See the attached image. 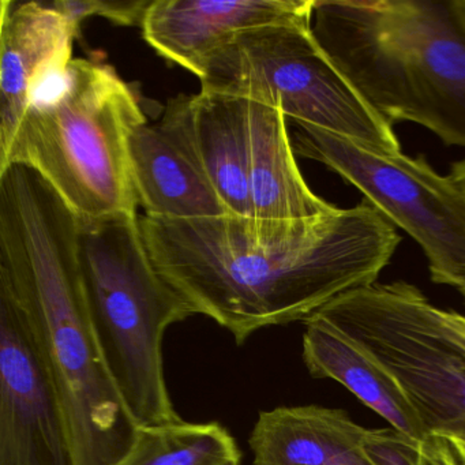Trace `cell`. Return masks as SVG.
<instances>
[{
    "instance_id": "9c48e42d",
    "label": "cell",
    "mask_w": 465,
    "mask_h": 465,
    "mask_svg": "<svg viewBox=\"0 0 465 465\" xmlns=\"http://www.w3.org/2000/svg\"><path fill=\"white\" fill-rule=\"evenodd\" d=\"M0 465H77L39 325L0 279Z\"/></svg>"
},
{
    "instance_id": "44dd1931",
    "label": "cell",
    "mask_w": 465,
    "mask_h": 465,
    "mask_svg": "<svg viewBox=\"0 0 465 465\" xmlns=\"http://www.w3.org/2000/svg\"><path fill=\"white\" fill-rule=\"evenodd\" d=\"M450 178L459 184L460 189L462 190L465 195V159L461 160V162L454 163V164L451 165ZM460 292L462 293L465 299V282L461 290H460Z\"/></svg>"
},
{
    "instance_id": "7a4b0ae2",
    "label": "cell",
    "mask_w": 465,
    "mask_h": 465,
    "mask_svg": "<svg viewBox=\"0 0 465 465\" xmlns=\"http://www.w3.org/2000/svg\"><path fill=\"white\" fill-rule=\"evenodd\" d=\"M0 279L39 325L77 465H118L137 437L92 328L78 222L31 167L0 171Z\"/></svg>"
},
{
    "instance_id": "6da1fadb",
    "label": "cell",
    "mask_w": 465,
    "mask_h": 465,
    "mask_svg": "<svg viewBox=\"0 0 465 465\" xmlns=\"http://www.w3.org/2000/svg\"><path fill=\"white\" fill-rule=\"evenodd\" d=\"M140 223L159 273L238 345L374 284L401 242L366 200L309 219L140 216Z\"/></svg>"
},
{
    "instance_id": "2e32d148",
    "label": "cell",
    "mask_w": 465,
    "mask_h": 465,
    "mask_svg": "<svg viewBox=\"0 0 465 465\" xmlns=\"http://www.w3.org/2000/svg\"><path fill=\"white\" fill-rule=\"evenodd\" d=\"M193 127L201 163L230 214L252 216L249 176V102L193 94Z\"/></svg>"
},
{
    "instance_id": "7402d4cb",
    "label": "cell",
    "mask_w": 465,
    "mask_h": 465,
    "mask_svg": "<svg viewBox=\"0 0 465 465\" xmlns=\"http://www.w3.org/2000/svg\"><path fill=\"white\" fill-rule=\"evenodd\" d=\"M445 437V435H442ZM448 440L450 450L453 451L454 457L460 465H465V442L464 440H456V438L445 437Z\"/></svg>"
},
{
    "instance_id": "5bb4252c",
    "label": "cell",
    "mask_w": 465,
    "mask_h": 465,
    "mask_svg": "<svg viewBox=\"0 0 465 465\" xmlns=\"http://www.w3.org/2000/svg\"><path fill=\"white\" fill-rule=\"evenodd\" d=\"M249 102V176L252 217L298 220L320 216L337 206L318 197L304 181L279 107Z\"/></svg>"
},
{
    "instance_id": "3957f363",
    "label": "cell",
    "mask_w": 465,
    "mask_h": 465,
    "mask_svg": "<svg viewBox=\"0 0 465 465\" xmlns=\"http://www.w3.org/2000/svg\"><path fill=\"white\" fill-rule=\"evenodd\" d=\"M312 34L388 124L465 148V0H314Z\"/></svg>"
},
{
    "instance_id": "9a60e30c",
    "label": "cell",
    "mask_w": 465,
    "mask_h": 465,
    "mask_svg": "<svg viewBox=\"0 0 465 465\" xmlns=\"http://www.w3.org/2000/svg\"><path fill=\"white\" fill-rule=\"evenodd\" d=\"M303 323V361L312 377L341 383L411 440L423 443L429 438L399 383L374 359L317 314Z\"/></svg>"
},
{
    "instance_id": "52a82bcc",
    "label": "cell",
    "mask_w": 465,
    "mask_h": 465,
    "mask_svg": "<svg viewBox=\"0 0 465 465\" xmlns=\"http://www.w3.org/2000/svg\"><path fill=\"white\" fill-rule=\"evenodd\" d=\"M201 91L279 107L296 126L318 127L385 152H401L391 124L331 64L312 25H271L239 35L206 62Z\"/></svg>"
},
{
    "instance_id": "e0dca14e",
    "label": "cell",
    "mask_w": 465,
    "mask_h": 465,
    "mask_svg": "<svg viewBox=\"0 0 465 465\" xmlns=\"http://www.w3.org/2000/svg\"><path fill=\"white\" fill-rule=\"evenodd\" d=\"M242 451L219 421L138 427L137 437L118 465H242Z\"/></svg>"
},
{
    "instance_id": "8fae6325",
    "label": "cell",
    "mask_w": 465,
    "mask_h": 465,
    "mask_svg": "<svg viewBox=\"0 0 465 465\" xmlns=\"http://www.w3.org/2000/svg\"><path fill=\"white\" fill-rule=\"evenodd\" d=\"M77 34L40 2H0V157L9 152L32 105L66 78Z\"/></svg>"
},
{
    "instance_id": "d6986e66",
    "label": "cell",
    "mask_w": 465,
    "mask_h": 465,
    "mask_svg": "<svg viewBox=\"0 0 465 465\" xmlns=\"http://www.w3.org/2000/svg\"><path fill=\"white\" fill-rule=\"evenodd\" d=\"M363 449L372 465H427L421 443L394 429H367Z\"/></svg>"
},
{
    "instance_id": "8992f818",
    "label": "cell",
    "mask_w": 465,
    "mask_h": 465,
    "mask_svg": "<svg viewBox=\"0 0 465 465\" xmlns=\"http://www.w3.org/2000/svg\"><path fill=\"white\" fill-rule=\"evenodd\" d=\"M315 314L391 375L429 437L465 442V315L405 282L350 291Z\"/></svg>"
},
{
    "instance_id": "4fadbf2b",
    "label": "cell",
    "mask_w": 465,
    "mask_h": 465,
    "mask_svg": "<svg viewBox=\"0 0 465 465\" xmlns=\"http://www.w3.org/2000/svg\"><path fill=\"white\" fill-rule=\"evenodd\" d=\"M366 430L339 408L277 407L261 411L249 446L254 465H372Z\"/></svg>"
},
{
    "instance_id": "ba28073f",
    "label": "cell",
    "mask_w": 465,
    "mask_h": 465,
    "mask_svg": "<svg viewBox=\"0 0 465 465\" xmlns=\"http://www.w3.org/2000/svg\"><path fill=\"white\" fill-rule=\"evenodd\" d=\"M293 149L361 190L393 225L423 250L435 284L465 282V195L424 156L385 152L314 126L299 124Z\"/></svg>"
},
{
    "instance_id": "30bf717a",
    "label": "cell",
    "mask_w": 465,
    "mask_h": 465,
    "mask_svg": "<svg viewBox=\"0 0 465 465\" xmlns=\"http://www.w3.org/2000/svg\"><path fill=\"white\" fill-rule=\"evenodd\" d=\"M130 157L143 216L200 220L230 214L198 154L193 96L173 97L159 121L138 127L130 143Z\"/></svg>"
},
{
    "instance_id": "5b68a950",
    "label": "cell",
    "mask_w": 465,
    "mask_h": 465,
    "mask_svg": "<svg viewBox=\"0 0 465 465\" xmlns=\"http://www.w3.org/2000/svg\"><path fill=\"white\" fill-rule=\"evenodd\" d=\"M77 222L92 328L124 404L138 426L182 420L165 382L163 342L194 309L154 266L138 214Z\"/></svg>"
},
{
    "instance_id": "277c9868",
    "label": "cell",
    "mask_w": 465,
    "mask_h": 465,
    "mask_svg": "<svg viewBox=\"0 0 465 465\" xmlns=\"http://www.w3.org/2000/svg\"><path fill=\"white\" fill-rule=\"evenodd\" d=\"M148 122L110 64L74 59L58 91L32 105L0 171H36L77 219L137 214L130 143Z\"/></svg>"
},
{
    "instance_id": "7c38bea8",
    "label": "cell",
    "mask_w": 465,
    "mask_h": 465,
    "mask_svg": "<svg viewBox=\"0 0 465 465\" xmlns=\"http://www.w3.org/2000/svg\"><path fill=\"white\" fill-rule=\"evenodd\" d=\"M314 0H152L141 29L163 58L200 78L212 55L244 32L312 25Z\"/></svg>"
},
{
    "instance_id": "ffe728a7",
    "label": "cell",
    "mask_w": 465,
    "mask_h": 465,
    "mask_svg": "<svg viewBox=\"0 0 465 465\" xmlns=\"http://www.w3.org/2000/svg\"><path fill=\"white\" fill-rule=\"evenodd\" d=\"M421 453L427 465H460L442 435H430L421 443Z\"/></svg>"
},
{
    "instance_id": "ac0fdd59",
    "label": "cell",
    "mask_w": 465,
    "mask_h": 465,
    "mask_svg": "<svg viewBox=\"0 0 465 465\" xmlns=\"http://www.w3.org/2000/svg\"><path fill=\"white\" fill-rule=\"evenodd\" d=\"M151 4L152 0H56L51 6L66 17L78 36L81 24L94 15L118 25L141 26Z\"/></svg>"
}]
</instances>
